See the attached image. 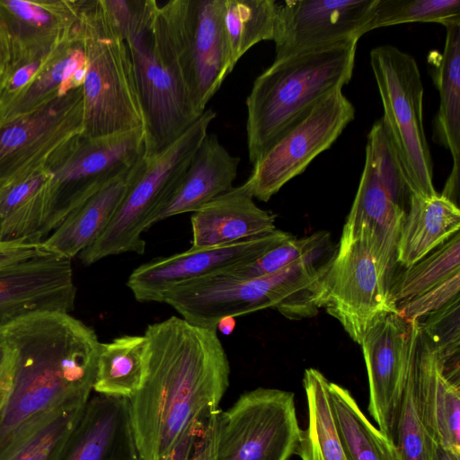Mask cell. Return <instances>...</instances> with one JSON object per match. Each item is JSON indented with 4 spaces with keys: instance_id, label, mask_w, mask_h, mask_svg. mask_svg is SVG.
I'll list each match as a JSON object with an SVG mask.
<instances>
[{
    "instance_id": "cell-1",
    "label": "cell",
    "mask_w": 460,
    "mask_h": 460,
    "mask_svg": "<svg viewBox=\"0 0 460 460\" xmlns=\"http://www.w3.org/2000/svg\"><path fill=\"white\" fill-rule=\"evenodd\" d=\"M139 388L128 399L140 460H160L203 412L217 409L230 365L216 329L171 316L147 325Z\"/></svg>"
},
{
    "instance_id": "cell-2",
    "label": "cell",
    "mask_w": 460,
    "mask_h": 460,
    "mask_svg": "<svg viewBox=\"0 0 460 460\" xmlns=\"http://www.w3.org/2000/svg\"><path fill=\"white\" fill-rule=\"evenodd\" d=\"M0 341L13 361L11 391L0 411V460H5L53 411L89 400L102 342L91 327L60 312L2 325Z\"/></svg>"
},
{
    "instance_id": "cell-3",
    "label": "cell",
    "mask_w": 460,
    "mask_h": 460,
    "mask_svg": "<svg viewBox=\"0 0 460 460\" xmlns=\"http://www.w3.org/2000/svg\"><path fill=\"white\" fill-rule=\"evenodd\" d=\"M358 40L349 38L274 59L254 80L246 99L247 149L252 164L320 100L350 81Z\"/></svg>"
},
{
    "instance_id": "cell-4",
    "label": "cell",
    "mask_w": 460,
    "mask_h": 460,
    "mask_svg": "<svg viewBox=\"0 0 460 460\" xmlns=\"http://www.w3.org/2000/svg\"><path fill=\"white\" fill-rule=\"evenodd\" d=\"M297 261L271 275L240 279L218 272L181 283L162 297L185 321L216 329L220 319L276 308L288 319L317 314L313 297L329 261L318 263V255Z\"/></svg>"
},
{
    "instance_id": "cell-5",
    "label": "cell",
    "mask_w": 460,
    "mask_h": 460,
    "mask_svg": "<svg viewBox=\"0 0 460 460\" xmlns=\"http://www.w3.org/2000/svg\"><path fill=\"white\" fill-rule=\"evenodd\" d=\"M88 67L83 85L84 137L143 128L131 56L102 0H80Z\"/></svg>"
},
{
    "instance_id": "cell-6",
    "label": "cell",
    "mask_w": 460,
    "mask_h": 460,
    "mask_svg": "<svg viewBox=\"0 0 460 460\" xmlns=\"http://www.w3.org/2000/svg\"><path fill=\"white\" fill-rule=\"evenodd\" d=\"M365 153L341 241L365 244L391 281L397 243L413 193L382 118L367 135Z\"/></svg>"
},
{
    "instance_id": "cell-7",
    "label": "cell",
    "mask_w": 460,
    "mask_h": 460,
    "mask_svg": "<svg viewBox=\"0 0 460 460\" xmlns=\"http://www.w3.org/2000/svg\"><path fill=\"white\" fill-rule=\"evenodd\" d=\"M217 114L206 109L174 142L146 158L114 216L102 234L78 254L84 265L126 252L144 254L142 234L172 192Z\"/></svg>"
},
{
    "instance_id": "cell-8",
    "label": "cell",
    "mask_w": 460,
    "mask_h": 460,
    "mask_svg": "<svg viewBox=\"0 0 460 460\" xmlns=\"http://www.w3.org/2000/svg\"><path fill=\"white\" fill-rule=\"evenodd\" d=\"M224 0H171L157 20L196 112L233 71L223 22Z\"/></svg>"
},
{
    "instance_id": "cell-9",
    "label": "cell",
    "mask_w": 460,
    "mask_h": 460,
    "mask_svg": "<svg viewBox=\"0 0 460 460\" xmlns=\"http://www.w3.org/2000/svg\"><path fill=\"white\" fill-rule=\"evenodd\" d=\"M370 66L382 101V117L412 193L438 194L423 125L424 87L415 58L392 45L370 51Z\"/></svg>"
},
{
    "instance_id": "cell-10",
    "label": "cell",
    "mask_w": 460,
    "mask_h": 460,
    "mask_svg": "<svg viewBox=\"0 0 460 460\" xmlns=\"http://www.w3.org/2000/svg\"><path fill=\"white\" fill-rule=\"evenodd\" d=\"M157 6L158 2L145 24L125 40L143 115L146 158L169 146L200 116L191 104L164 39Z\"/></svg>"
},
{
    "instance_id": "cell-11",
    "label": "cell",
    "mask_w": 460,
    "mask_h": 460,
    "mask_svg": "<svg viewBox=\"0 0 460 460\" xmlns=\"http://www.w3.org/2000/svg\"><path fill=\"white\" fill-rule=\"evenodd\" d=\"M300 433L294 394L259 387L217 411L214 460H288Z\"/></svg>"
},
{
    "instance_id": "cell-12",
    "label": "cell",
    "mask_w": 460,
    "mask_h": 460,
    "mask_svg": "<svg viewBox=\"0 0 460 460\" xmlns=\"http://www.w3.org/2000/svg\"><path fill=\"white\" fill-rule=\"evenodd\" d=\"M144 151L143 128L75 139L51 166L41 240L106 181L136 163Z\"/></svg>"
},
{
    "instance_id": "cell-13",
    "label": "cell",
    "mask_w": 460,
    "mask_h": 460,
    "mask_svg": "<svg viewBox=\"0 0 460 460\" xmlns=\"http://www.w3.org/2000/svg\"><path fill=\"white\" fill-rule=\"evenodd\" d=\"M353 104L335 89L287 128L252 164L243 182L253 198L267 202L332 146L354 119Z\"/></svg>"
},
{
    "instance_id": "cell-14",
    "label": "cell",
    "mask_w": 460,
    "mask_h": 460,
    "mask_svg": "<svg viewBox=\"0 0 460 460\" xmlns=\"http://www.w3.org/2000/svg\"><path fill=\"white\" fill-rule=\"evenodd\" d=\"M390 279L359 241L341 242L314 294V305L337 319L360 345L368 328L396 307Z\"/></svg>"
},
{
    "instance_id": "cell-15",
    "label": "cell",
    "mask_w": 460,
    "mask_h": 460,
    "mask_svg": "<svg viewBox=\"0 0 460 460\" xmlns=\"http://www.w3.org/2000/svg\"><path fill=\"white\" fill-rule=\"evenodd\" d=\"M84 132L83 87L0 128L2 188L50 167Z\"/></svg>"
},
{
    "instance_id": "cell-16",
    "label": "cell",
    "mask_w": 460,
    "mask_h": 460,
    "mask_svg": "<svg viewBox=\"0 0 460 460\" xmlns=\"http://www.w3.org/2000/svg\"><path fill=\"white\" fill-rule=\"evenodd\" d=\"M419 331V321L389 313L368 328L360 343L368 379V411L394 444Z\"/></svg>"
},
{
    "instance_id": "cell-17",
    "label": "cell",
    "mask_w": 460,
    "mask_h": 460,
    "mask_svg": "<svg viewBox=\"0 0 460 460\" xmlns=\"http://www.w3.org/2000/svg\"><path fill=\"white\" fill-rule=\"evenodd\" d=\"M292 237L276 229L230 244L190 247L141 264L130 273L126 284L137 301L161 302L168 290L181 283L250 263Z\"/></svg>"
},
{
    "instance_id": "cell-18",
    "label": "cell",
    "mask_w": 460,
    "mask_h": 460,
    "mask_svg": "<svg viewBox=\"0 0 460 460\" xmlns=\"http://www.w3.org/2000/svg\"><path fill=\"white\" fill-rule=\"evenodd\" d=\"M376 0H287L278 3L275 59L349 38L359 40Z\"/></svg>"
},
{
    "instance_id": "cell-19",
    "label": "cell",
    "mask_w": 460,
    "mask_h": 460,
    "mask_svg": "<svg viewBox=\"0 0 460 460\" xmlns=\"http://www.w3.org/2000/svg\"><path fill=\"white\" fill-rule=\"evenodd\" d=\"M80 0H0L4 67L30 62L66 40L79 22Z\"/></svg>"
},
{
    "instance_id": "cell-20",
    "label": "cell",
    "mask_w": 460,
    "mask_h": 460,
    "mask_svg": "<svg viewBox=\"0 0 460 460\" xmlns=\"http://www.w3.org/2000/svg\"><path fill=\"white\" fill-rule=\"evenodd\" d=\"M75 295L71 260L45 252L0 269V326L35 313L69 314Z\"/></svg>"
},
{
    "instance_id": "cell-21",
    "label": "cell",
    "mask_w": 460,
    "mask_h": 460,
    "mask_svg": "<svg viewBox=\"0 0 460 460\" xmlns=\"http://www.w3.org/2000/svg\"><path fill=\"white\" fill-rule=\"evenodd\" d=\"M411 375L422 421L432 439L460 456V372L447 370L420 330Z\"/></svg>"
},
{
    "instance_id": "cell-22",
    "label": "cell",
    "mask_w": 460,
    "mask_h": 460,
    "mask_svg": "<svg viewBox=\"0 0 460 460\" xmlns=\"http://www.w3.org/2000/svg\"><path fill=\"white\" fill-rule=\"evenodd\" d=\"M58 460H140L128 399L90 397Z\"/></svg>"
},
{
    "instance_id": "cell-23",
    "label": "cell",
    "mask_w": 460,
    "mask_h": 460,
    "mask_svg": "<svg viewBox=\"0 0 460 460\" xmlns=\"http://www.w3.org/2000/svg\"><path fill=\"white\" fill-rule=\"evenodd\" d=\"M253 199L243 183L193 212L191 247L230 244L276 230L275 215L259 208Z\"/></svg>"
},
{
    "instance_id": "cell-24",
    "label": "cell",
    "mask_w": 460,
    "mask_h": 460,
    "mask_svg": "<svg viewBox=\"0 0 460 460\" xmlns=\"http://www.w3.org/2000/svg\"><path fill=\"white\" fill-rule=\"evenodd\" d=\"M144 155L123 169L74 209L41 242L49 253L71 260L104 231L138 173Z\"/></svg>"
},
{
    "instance_id": "cell-25",
    "label": "cell",
    "mask_w": 460,
    "mask_h": 460,
    "mask_svg": "<svg viewBox=\"0 0 460 460\" xmlns=\"http://www.w3.org/2000/svg\"><path fill=\"white\" fill-rule=\"evenodd\" d=\"M239 162L240 158L231 155L216 134L208 133L152 225L173 216L196 212L232 189Z\"/></svg>"
},
{
    "instance_id": "cell-26",
    "label": "cell",
    "mask_w": 460,
    "mask_h": 460,
    "mask_svg": "<svg viewBox=\"0 0 460 460\" xmlns=\"http://www.w3.org/2000/svg\"><path fill=\"white\" fill-rule=\"evenodd\" d=\"M446 29L443 52H431L429 62L439 93V107L434 120V140L447 148L453 159V168L441 195L456 205L460 152V24Z\"/></svg>"
},
{
    "instance_id": "cell-27",
    "label": "cell",
    "mask_w": 460,
    "mask_h": 460,
    "mask_svg": "<svg viewBox=\"0 0 460 460\" xmlns=\"http://www.w3.org/2000/svg\"><path fill=\"white\" fill-rule=\"evenodd\" d=\"M87 67L84 37L79 20L74 31L56 48L30 86L0 118V128L82 88Z\"/></svg>"
},
{
    "instance_id": "cell-28",
    "label": "cell",
    "mask_w": 460,
    "mask_h": 460,
    "mask_svg": "<svg viewBox=\"0 0 460 460\" xmlns=\"http://www.w3.org/2000/svg\"><path fill=\"white\" fill-rule=\"evenodd\" d=\"M460 210L441 194H412L396 247V263L405 269L458 233Z\"/></svg>"
},
{
    "instance_id": "cell-29",
    "label": "cell",
    "mask_w": 460,
    "mask_h": 460,
    "mask_svg": "<svg viewBox=\"0 0 460 460\" xmlns=\"http://www.w3.org/2000/svg\"><path fill=\"white\" fill-rule=\"evenodd\" d=\"M51 178V168L45 167L2 188L0 242L41 241L40 231L46 215L48 183Z\"/></svg>"
},
{
    "instance_id": "cell-30",
    "label": "cell",
    "mask_w": 460,
    "mask_h": 460,
    "mask_svg": "<svg viewBox=\"0 0 460 460\" xmlns=\"http://www.w3.org/2000/svg\"><path fill=\"white\" fill-rule=\"evenodd\" d=\"M330 381L315 368L305 370L308 423L301 429L296 453L301 460H349L340 438L333 417Z\"/></svg>"
},
{
    "instance_id": "cell-31",
    "label": "cell",
    "mask_w": 460,
    "mask_h": 460,
    "mask_svg": "<svg viewBox=\"0 0 460 460\" xmlns=\"http://www.w3.org/2000/svg\"><path fill=\"white\" fill-rule=\"evenodd\" d=\"M329 394L337 430L349 460H401L396 446L370 422L348 389L330 381Z\"/></svg>"
},
{
    "instance_id": "cell-32",
    "label": "cell",
    "mask_w": 460,
    "mask_h": 460,
    "mask_svg": "<svg viewBox=\"0 0 460 460\" xmlns=\"http://www.w3.org/2000/svg\"><path fill=\"white\" fill-rule=\"evenodd\" d=\"M146 345L144 335H123L101 343L93 390L129 399L139 388Z\"/></svg>"
},
{
    "instance_id": "cell-33",
    "label": "cell",
    "mask_w": 460,
    "mask_h": 460,
    "mask_svg": "<svg viewBox=\"0 0 460 460\" xmlns=\"http://www.w3.org/2000/svg\"><path fill=\"white\" fill-rule=\"evenodd\" d=\"M277 10L274 0H224L223 22L233 68L252 47L273 40Z\"/></svg>"
},
{
    "instance_id": "cell-34",
    "label": "cell",
    "mask_w": 460,
    "mask_h": 460,
    "mask_svg": "<svg viewBox=\"0 0 460 460\" xmlns=\"http://www.w3.org/2000/svg\"><path fill=\"white\" fill-rule=\"evenodd\" d=\"M460 271V236L443 243L430 255L425 256L415 264L405 269L389 285V297L392 304L407 301L446 280Z\"/></svg>"
},
{
    "instance_id": "cell-35",
    "label": "cell",
    "mask_w": 460,
    "mask_h": 460,
    "mask_svg": "<svg viewBox=\"0 0 460 460\" xmlns=\"http://www.w3.org/2000/svg\"><path fill=\"white\" fill-rule=\"evenodd\" d=\"M86 402H69L53 411L5 460H58Z\"/></svg>"
},
{
    "instance_id": "cell-36",
    "label": "cell",
    "mask_w": 460,
    "mask_h": 460,
    "mask_svg": "<svg viewBox=\"0 0 460 460\" xmlns=\"http://www.w3.org/2000/svg\"><path fill=\"white\" fill-rule=\"evenodd\" d=\"M407 22L460 24V0H376L360 34Z\"/></svg>"
},
{
    "instance_id": "cell-37",
    "label": "cell",
    "mask_w": 460,
    "mask_h": 460,
    "mask_svg": "<svg viewBox=\"0 0 460 460\" xmlns=\"http://www.w3.org/2000/svg\"><path fill=\"white\" fill-rule=\"evenodd\" d=\"M328 237L329 234L326 232H318L301 239L292 237L272 248L257 260L222 272L240 279H254L271 275L297 261L320 253Z\"/></svg>"
},
{
    "instance_id": "cell-38",
    "label": "cell",
    "mask_w": 460,
    "mask_h": 460,
    "mask_svg": "<svg viewBox=\"0 0 460 460\" xmlns=\"http://www.w3.org/2000/svg\"><path fill=\"white\" fill-rule=\"evenodd\" d=\"M434 443L419 411L411 366L397 420L394 445L401 460H432Z\"/></svg>"
},
{
    "instance_id": "cell-39",
    "label": "cell",
    "mask_w": 460,
    "mask_h": 460,
    "mask_svg": "<svg viewBox=\"0 0 460 460\" xmlns=\"http://www.w3.org/2000/svg\"><path fill=\"white\" fill-rule=\"evenodd\" d=\"M459 296L420 322V327L438 353L443 366L460 371Z\"/></svg>"
},
{
    "instance_id": "cell-40",
    "label": "cell",
    "mask_w": 460,
    "mask_h": 460,
    "mask_svg": "<svg viewBox=\"0 0 460 460\" xmlns=\"http://www.w3.org/2000/svg\"><path fill=\"white\" fill-rule=\"evenodd\" d=\"M459 288L460 271H457L432 288L400 303L396 312L407 320L420 322L458 296Z\"/></svg>"
},
{
    "instance_id": "cell-41",
    "label": "cell",
    "mask_w": 460,
    "mask_h": 460,
    "mask_svg": "<svg viewBox=\"0 0 460 460\" xmlns=\"http://www.w3.org/2000/svg\"><path fill=\"white\" fill-rule=\"evenodd\" d=\"M119 33L126 40L134 35L151 14L155 0H102Z\"/></svg>"
},
{
    "instance_id": "cell-42",
    "label": "cell",
    "mask_w": 460,
    "mask_h": 460,
    "mask_svg": "<svg viewBox=\"0 0 460 460\" xmlns=\"http://www.w3.org/2000/svg\"><path fill=\"white\" fill-rule=\"evenodd\" d=\"M217 409H210L202 414L200 426L188 460H214L215 422Z\"/></svg>"
},
{
    "instance_id": "cell-43",
    "label": "cell",
    "mask_w": 460,
    "mask_h": 460,
    "mask_svg": "<svg viewBox=\"0 0 460 460\" xmlns=\"http://www.w3.org/2000/svg\"><path fill=\"white\" fill-rule=\"evenodd\" d=\"M45 252L41 242L33 239L0 242V269Z\"/></svg>"
},
{
    "instance_id": "cell-44",
    "label": "cell",
    "mask_w": 460,
    "mask_h": 460,
    "mask_svg": "<svg viewBox=\"0 0 460 460\" xmlns=\"http://www.w3.org/2000/svg\"><path fill=\"white\" fill-rule=\"evenodd\" d=\"M204 413V412H203ZM202 413V414H203ZM202 414L184 431L172 449L160 460H188L200 426Z\"/></svg>"
},
{
    "instance_id": "cell-45",
    "label": "cell",
    "mask_w": 460,
    "mask_h": 460,
    "mask_svg": "<svg viewBox=\"0 0 460 460\" xmlns=\"http://www.w3.org/2000/svg\"><path fill=\"white\" fill-rule=\"evenodd\" d=\"M13 380V361L7 347L0 341V411L9 396Z\"/></svg>"
},
{
    "instance_id": "cell-46",
    "label": "cell",
    "mask_w": 460,
    "mask_h": 460,
    "mask_svg": "<svg viewBox=\"0 0 460 460\" xmlns=\"http://www.w3.org/2000/svg\"><path fill=\"white\" fill-rule=\"evenodd\" d=\"M432 460H460V456L450 452L435 442Z\"/></svg>"
},
{
    "instance_id": "cell-47",
    "label": "cell",
    "mask_w": 460,
    "mask_h": 460,
    "mask_svg": "<svg viewBox=\"0 0 460 460\" xmlns=\"http://www.w3.org/2000/svg\"><path fill=\"white\" fill-rule=\"evenodd\" d=\"M235 317L226 316L219 320L217 324V331H219L224 335H230L235 328Z\"/></svg>"
},
{
    "instance_id": "cell-48",
    "label": "cell",
    "mask_w": 460,
    "mask_h": 460,
    "mask_svg": "<svg viewBox=\"0 0 460 460\" xmlns=\"http://www.w3.org/2000/svg\"><path fill=\"white\" fill-rule=\"evenodd\" d=\"M4 73H5V67H4L3 60L0 58V92H1V89L3 86Z\"/></svg>"
},
{
    "instance_id": "cell-49",
    "label": "cell",
    "mask_w": 460,
    "mask_h": 460,
    "mask_svg": "<svg viewBox=\"0 0 460 460\" xmlns=\"http://www.w3.org/2000/svg\"><path fill=\"white\" fill-rule=\"evenodd\" d=\"M1 191H2V184L0 182V194H1Z\"/></svg>"
}]
</instances>
